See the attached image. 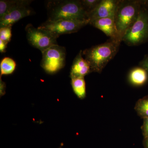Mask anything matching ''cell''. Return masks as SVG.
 Instances as JSON below:
<instances>
[{
  "label": "cell",
  "instance_id": "obj_17",
  "mask_svg": "<svg viewBox=\"0 0 148 148\" xmlns=\"http://www.w3.org/2000/svg\"><path fill=\"white\" fill-rule=\"evenodd\" d=\"M12 36L11 26L0 27V40L8 43L11 40Z\"/></svg>",
  "mask_w": 148,
  "mask_h": 148
},
{
  "label": "cell",
  "instance_id": "obj_23",
  "mask_svg": "<svg viewBox=\"0 0 148 148\" xmlns=\"http://www.w3.org/2000/svg\"><path fill=\"white\" fill-rule=\"evenodd\" d=\"M144 145H145V146L146 148H148V138L145 139Z\"/></svg>",
  "mask_w": 148,
  "mask_h": 148
},
{
  "label": "cell",
  "instance_id": "obj_19",
  "mask_svg": "<svg viewBox=\"0 0 148 148\" xmlns=\"http://www.w3.org/2000/svg\"><path fill=\"white\" fill-rule=\"evenodd\" d=\"M142 129L145 139L148 138V117L144 119Z\"/></svg>",
  "mask_w": 148,
  "mask_h": 148
},
{
  "label": "cell",
  "instance_id": "obj_14",
  "mask_svg": "<svg viewBox=\"0 0 148 148\" xmlns=\"http://www.w3.org/2000/svg\"><path fill=\"white\" fill-rule=\"evenodd\" d=\"M71 85L74 92L77 96L80 99L85 98L86 91L84 77L72 78Z\"/></svg>",
  "mask_w": 148,
  "mask_h": 148
},
{
  "label": "cell",
  "instance_id": "obj_21",
  "mask_svg": "<svg viewBox=\"0 0 148 148\" xmlns=\"http://www.w3.org/2000/svg\"><path fill=\"white\" fill-rule=\"evenodd\" d=\"M8 43L3 41L0 40V52L1 53H4L5 52L6 49L7 48V45Z\"/></svg>",
  "mask_w": 148,
  "mask_h": 148
},
{
  "label": "cell",
  "instance_id": "obj_10",
  "mask_svg": "<svg viewBox=\"0 0 148 148\" xmlns=\"http://www.w3.org/2000/svg\"><path fill=\"white\" fill-rule=\"evenodd\" d=\"M30 3L20 6L0 18V27L11 26L20 19L30 16L33 11L29 7Z\"/></svg>",
  "mask_w": 148,
  "mask_h": 148
},
{
  "label": "cell",
  "instance_id": "obj_18",
  "mask_svg": "<svg viewBox=\"0 0 148 148\" xmlns=\"http://www.w3.org/2000/svg\"><path fill=\"white\" fill-rule=\"evenodd\" d=\"M101 0H82L84 8L88 14L96 8Z\"/></svg>",
  "mask_w": 148,
  "mask_h": 148
},
{
  "label": "cell",
  "instance_id": "obj_15",
  "mask_svg": "<svg viewBox=\"0 0 148 148\" xmlns=\"http://www.w3.org/2000/svg\"><path fill=\"white\" fill-rule=\"evenodd\" d=\"M16 64L14 60L10 57H5L0 64L1 76L3 75H10L16 69Z\"/></svg>",
  "mask_w": 148,
  "mask_h": 148
},
{
  "label": "cell",
  "instance_id": "obj_6",
  "mask_svg": "<svg viewBox=\"0 0 148 148\" xmlns=\"http://www.w3.org/2000/svg\"><path fill=\"white\" fill-rule=\"evenodd\" d=\"M89 23V20L61 19L54 21L47 20L38 27L50 32L57 38L61 35L77 32Z\"/></svg>",
  "mask_w": 148,
  "mask_h": 148
},
{
  "label": "cell",
  "instance_id": "obj_22",
  "mask_svg": "<svg viewBox=\"0 0 148 148\" xmlns=\"http://www.w3.org/2000/svg\"><path fill=\"white\" fill-rule=\"evenodd\" d=\"M5 84L4 82H3L1 79L0 82V91H1V94H4L5 92Z\"/></svg>",
  "mask_w": 148,
  "mask_h": 148
},
{
  "label": "cell",
  "instance_id": "obj_11",
  "mask_svg": "<svg viewBox=\"0 0 148 148\" xmlns=\"http://www.w3.org/2000/svg\"><path fill=\"white\" fill-rule=\"evenodd\" d=\"M91 72L90 64L83 58L82 51H80L74 59L72 64L70 73L71 78L84 77Z\"/></svg>",
  "mask_w": 148,
  "mask_h": 148
},
{
  "label": "cell",
  "instance_id": "obj_16",
  "mask_svg": "<svg viewBox=\"0 0 148 148\" xmlns=\"http://www.w3.org/2000/svg\"><path fill=\"white\" fill-rule=\"evenodd\" d=\"M135 109L137 114L143 118L148 117V97L140 99L136 103Z\"/></svg>",
  "mask_w": 148,
  "mask_h": 148
},
{
  "label": "cell",
  "instance_id": "obj_7",
  "mask_svg": "<svg viewBox=\"0 0 148 148\" xmlns=\"http://www.w3.org/2000/svg\"><path fill=\"white\" fill-rule=\"evenodd\" d=\"M25 30L29 43L39 49L42 53L51 47L58 45L56 42L57 38L45 30L39 27L35 28L32 24H28Z\"/></svg>",
  "mask_w": 148,
  "mask_h": 148
},
{
  "label": "cell",
  "instance_id": "obj_4",
  "mask_svg": "<svg viewBox=\"0 0 148 148\" xmlns=\"http://www.w3.org/2000/svg\"><path fill=\"white\" fill-rule=\"evenodd\" d=\"M148 40V9L142 5L137 20L122 38L127 45H140Z\"/></svg>",
  "mask_w": 148,
  "mask_h": 148
},
{
  "label": "cell",
  "instance_id": "obj_9",
  "mask_svg": "<svg viewBox=\"0 0 148 148\" xmlns=\"http://www.w3.org/2000/svg\"><path fill=\"white\" fill-rule=\"evenodd\" d=\"M114 16L96 19L89 24L103 32L110 39L121 43L122 40L117 30Z\"/></svg>",
  "mask_w": 148,
  "mask_h": 148
},
{
  "label": "cell",
  "instance_id": "obj_24",
  "mask_svg": "<svg viewBox=\"0 0 148 148\" xmlns=\"http://www.w3.org/2000/svg\"><path fill=\"white\" fill-rule=\"evenodd\" d=\"M146 7L148 9V7Z\"/></svg>",
  "mask_w": 148,
  "mask_h": 148
},
{
  "label": "cell",
  "instance_id": "obj_12",
  "mask_svg": "<svg viewBox=\"0 0 148 148\" xmlns=\"http://www.w3.org/2000/svg\"><path fill=\"white\" fill-rule=\"evenodd\" d=\"M148 73L141 67H135L130 71L128 75L129 82L135 86H141L147 81Z\"/></svg>",
  "mask_w": 148,
  "mask_h": 148
},
{
  "label": "cell",
  "instance_id": "obj_3",
  "mask_svg": "<svg viewBox=\"0 0 148 148\" xmlns=\"http://www.w3.org/2000/svg\"><path fill=\"white\" fill-rule=\"evenodd\" d=\"M142 6L140 1H119L114 18L117 30L122 40L127 30L137 20Z\"/></svg>",
  "mask_w": 148,
  "mask_h": 148
},
{
  "label": "cell",
  "instance_id": "obj_8",
  "mask_svg": "<svg viewBox=\"0 0 148 148\" xmlns=\"http://www.w3.org/2000/svg\"><path fill=\"white\" fill-rule=\"evenodd\" d=\"M119 1L101 0L96 8L88 14L90 22L96 19L115 16Z\"/></svg>",
  "mask_w": 148,
  "mask_h": 148
},
{
  "label": "cell",
  "instance_id": "obj_20",
  "mask_svg": "<svg viewBox=\"0 0 148 148\" xmlns=\"http://www.w3.org/2000/svg\"><path fill=\"white\" fill-rule=\"evenodd\" d=\"M139 65L140 67L145 70L148 73V54H147L143 60L140 61Z\"/></svg>",
  "mask_w": 148,
  "mask_h": 148
},
{
  "label": "cell",
  "instance_id": "obj_2",
  "mask_svg": "<svg viewBox=\"0 0 148 148\" xmlns=\"http://www.w3.org/2000/svg\"><path fill=\"white\" fill-rule=\"evenodd\" d=\"M120 44L121 42L110 39L104 43L82 51L83 55L90 64L91 72L101 73L109 61L116 55Z\"/></svg>",
  "mask_w": 148,
  "mask_h": 148
},
{
  "label": "cell",
  "instance_id": "obj_1",
  "mask_svg": "<svg viewBox=\"0 0 148 148\" xmlns=\"http://www.w3.org/2000/svg\"><path fill=\"white\" fill-rule=\"evenodd\" d=\"M46 8L48 21H54L61 19L89 20L87 12L81 1H48Z\"/></svg>",
  "mask_w": 148,
  "mask_h": 148
},
{
  "label": "cell",
  "instance_id": "obj_5",
  "mask_svg": "<svg viewBox=\"0 0 148 148\" xmlns=\"http://www.w3.org/2000/svg\"><path fill=\"white\" fill-rule=\"evenodd\" d=\"M41 66L48 74L57 73L66 64V50L58 45L52 46L42 53Z\"/></svg>",
  "mask_w": 148,
  "mask_h": 148
},
{
  "label": "cell",
  "instance_id": "obj_13",
  "mask_svg": "<svg viewBox=\"0 0 148 148\" xmlns=\"http://www.w3.org/2000/svg\"><path fill=\"white\" fill-rule=\"evenodd\" d=\"M29 0H1L0 1V18L20 6L31 3Z\"/></svg>",
  "mask_w": 148,
  "mask_h": 148
}]
</instances>
